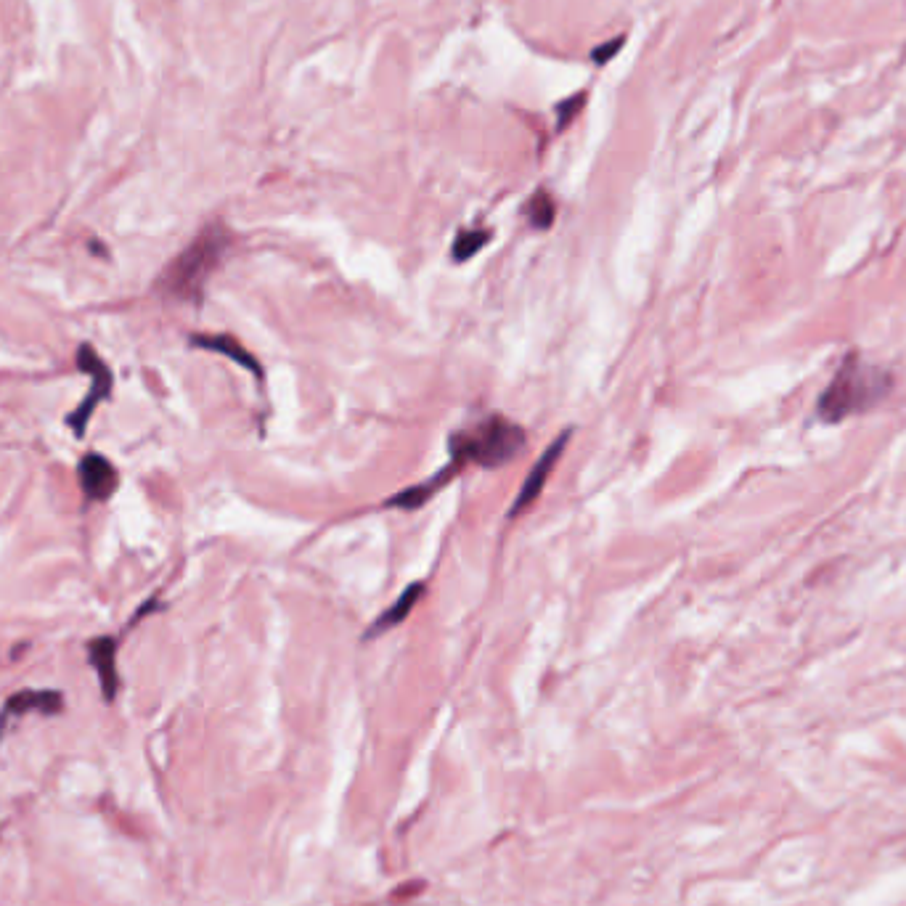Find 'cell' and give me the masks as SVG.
I'll return each instance as SVG.
<instances>
[{
  "label": "cell",
  "instance_id": "9c48e42d",
  "mask_svg": "<svg viewBox=\"0 0 906 906\" xmlns=\"http://www.w3.org/2000/svg\"><path fill=\"white\" fill-rule=\"evenodd\" d=\"M459 472H461L459 464H453V461H448L446 467L440 469L438 475L427 477L424 483H419V485H414V488H406V491H401L398 496H393V499L387 501V506H395V509H419V506L427 504V501H430L432 496H435V493L443 491V488H446V485L451 483L453 477L459 475Z\"/></svg>",
  "mask_w": 906,
  "mask_h": 906
},
{
  "label": "cell",
  "instance_id": "8992f818",
  "mask_svg": "<svg viewBox=\"0 0 906 906\" xmlns=\"http://www.w3.org/2000/svg\"><path fill=\"white\" fill-rule=\"evenodd\" d=\"M567 440H570V430L562 432V435L554 440L552 446L541 453V459L536 461V467L530 469V475L525 477V483H522L520 493H517V499H514L512 509H509V520H514L517 514H522L525 509H528V506L536 504L538 496L544 493L546 480H549V475H552V469L557 467V461H559V456H562V451H565Z\"/></svg>",
  "mask_w": 906,
  "mask_h": 906
},
{
  "label": "cell",
  "instance_id": "277c9868",
  "mask_svg": "<svg viewBox=\"0 0 906 906\" xmlns=\"http://www.w3.org/2000/svg\"><path fill=\"white\" fill-rule=\"evenodd\" d=\"M75 363H77V369L91 377V390H88V395H85L83 401L75 406V411L67 416L69 430L75 432L77 438H83L85 430H88V424H91L93 411H96V408H99L101 403L109 398V395H112L114 374H112V369H109V363H106L104 358L96 353V350H93L91 342H83V345L77 348Z\"/></svg>",
  "mask_w": 906,
  "mask_h": 906
},
{
  "label": "cell",
  "instance_id": "30bf717a",
  "mask_svg": "<svg viewBox=\"0 0 906 906\" xmlns=\"http://www.w3.org/2000/svg\"><path fill=\"white\" fill-rule=\"evenodd\" d=\"M191 345L199 350H210V353H220L231 358L234 363H239L242 369H247L250 374H255L257 379H263V369H260V363L252 353L242 348V342H236L231 334H194L191 337Z\"/></svg>",
  "mask_w": 906,
  "mask_h": 906
},
{
  "label": "cell",
  "instance_id": "7c38bea8",
  "mask_svg": "<svg viewBox=\"0 0 906 906\" xmlns=\"http://www.w3.org/2000/svg\"><path fill=\"white\" fill-rule=\"evenodd\" d=\"M522 212H525V218L530 220L533 228H549L554 223V215H557V204H554V199L546 191H536L528 199Z\"/></svg>",
  "mask_w": 906,
  "mask_h": 906
},
{
  "label": "cell",
  "instance_id": "6da1fadb",
  "mask_svg": "<svg viewBox=\"0 0 906 906\" xmlns=\"http://www.w3.org/2000/svg\"><path fill=\"white\" fill-rule=\"evenodd\" d=\"M231 247V234L223 223H210L204 226L194 242L167 265L165 273L159 276L157 292L165 300L189 302V305H202L204 287L210 276L220 268V260L226 257Z\"/></svg>",
  "mask_w": 906,
  "mask_h": 906
},
{
  "label": "cell",
  "instance_id": "ba28073f",
  "mask_svg": "<svg viewBox=\"0 0 906 906\" xmlns=\"http://www.w3.org/2000/svg\"><path fill=\"white\" fill-rule=\"evenodd\" d=\"M30 710H38V713H46V716H56V713L64 710V695L56 692V689H22V692H16V695H11L6 700V708H3V716H0V729H3L8 716H24Z\"/></svg>",
  "mask_w": 906,
  "mask_h": 906
},
{
  "label": "cell",
  "instance_id": "7a4b0ae2",
  "mask_svg": "<svg viewBox=\"0 0 906 906\" xmlns=\"http://www.w3.org/2000/svg\"><path fill=\"white\" fill-rule=\"evenodd\" d=\"M893 387L891 371L883 366L861 361L859 353L846 355L835 377L816 401V414L827 424H838L848 416L864 414L877 403L885 401Z\"/></svg>",
  "mask_w": 906,
  "mask_h": 906
},
{
  "label": "cell",
  "instance_id": "4fadbf2b",
  "mask_svg": "<svg viewBox=\"0 0 906 906\" xmlns=\"http://www.w3.org/2000/svg\"><path fill=\"white\" fill-rule=\"evenodd\" d=\"M491 239V231L485 228H472V231H461L453 242V260L456 263H467L469 257H475Z\"/></svg>",
  "mask_w": 906,
  "mask_h": 906
},
{
  "label": "cell",
  "instance_id": "5b68a950",
  "mask_svg": "<svg viewBox=\"0 0 906 906\" xmlns=\"http://www.w3.org/2000/svg\"><path fill=\"white\" fill-rule=\"evenodd\" d=\"M77 477H80V491L88 504H104L120 488V472L104 453H85L77 464Z\"/></svg>",
  "mask_w": 906,
  "mask_h": 906
},
{
  "label": "cell",
  "instance_id": "52a82bcc",
  "mask_svg": "<svg viewBox=\"0 0 906 906\" xmlns=\"http://www.w3.org/2000/svg\"><path fill=\"white\" fill-rule=\"evenodd\" d=\"M88 660L93 671L99 676L101 697L106 703H114L120 692V671H117V639L114 636H96L88 644Z\"/></svg>",
  "mask_w": 906,
  "mask_h": 906
},
{
  "label": "cell",
  "instance_id": "3957f363",
  "mask_svg": "<svg viewBox=\"0 0 906 906\" xmlns=\"http://www.w3.org/2000/svg\"><path fill=\"white\" fill-rule=\"evenodd\" d=\"M525 443L528 438L520 424L501 414H491L483 422H477L472 430L451 435L448 448H451V461L459 467L477 464L483 469H496L517 459L525 451Z\"/></svg>",
  "mask_w": 906,
  "mask_h": 906
},
{
  "label": "cell",
  "instance_id": "5bb4252c",
  "mask_svg": "<svg viewBox=\"0 0 906 906\" xmlns=\"http://www.w3.org/2000/svg\"><path fill=\"white\" fill-rule=\"evenodd\" d=\"M581 106H583V96H573V99L565 101V104H559V122H557V128H559V130H565L567 125H570V120H573V117H575V112H578V109H581Z\"/></svg>",
  "mask_w": 906,
  "mask_h": 906
},
{
  "label": "cell",
  "instance_id": "9a60e30c",
  "mask_svg": "<svg viewBox=\"0 0 906 906\" xmlns=\"http://www.w3.org/2000/svg\"><path fill=\"white\" fill-rule=\"evenodd\" d=\"M623 43H626V40L623 38H615L610 43V46H604V48H597V51H594V61H597V64H607V61L612 59V56H615V53L620 51V46H623Z\"/></svg>",
  "mask_w": 906,
  "mask_h": 906
},
{
  "label": "cell",
  "instance_id": "8fae6325",
  "mask_svg": "<svg viewBox=\"0 0 906 906\" xmlns=\"http://www.w3.org/2000/svg\"><path fill=\"white\" fill-rule=\"evenodd\" d=\"M422 594H424V583H411V586L403 591L401 597H398V602H395L390 610H385L382 615H379L377 623H374L369 634H366V639H374V636L385 634V631H390V628L401 626L403 620L411 615V610L416 607V602L422 599Z\"/></svg>",
  "mask_w": 906,
  "mask_h": 906
}]
</instances>
